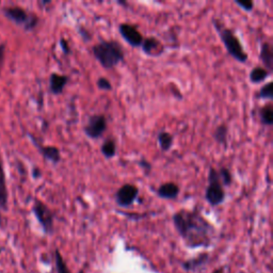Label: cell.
<instances>
[{"instance_id": "cell-18", "label": "cell", "mask_w": 273, "mask_h": 273, "mask_svg": "<svg viewBox=\"0 0 273 273\" xmlns=\"http://www.w3.org/2000/svg\"><path fill=\"white\" fill-rule=\"evenodd\" d=\"M227 136H228V126L224 123L218 125L214 133H213L214 140L218 144L224 146V148L226 149L227 148Z\"/></svg>"}, {"instance_id": "cell-31", "label": "cell", "mask_w": 273, "mask_h": 273, "mask_svg": "<svg viewBox=\"0 0 273 273\" xmlns=\"http://www.w3.org/2000/svg\"><path fill=\"white\" fill-rule=\"evenodd\" d=\"M42 176V172L40 171V169H38V167H35L33 169V177L35 178H40Z\"/></svg>"}, {"instance_id": "cell-3", "label": "cell", "mask_w": 273, "mask_h": 273, "mask_svg": "<svg viewBox=\"0 0 273 273\" xmlns=\"http://www.w3.org/2000/svg\"><path fill=\"white\" fill-rule=\"evenodd\" d=\"M213 25L220 37V40L223 43L225 49L227 50L228 55L233 57L239 63H246L249 59V55L246 52L240 40L235 35L234 31L229 28L224 27V25L219 22L218 19H213Z\"/></svg>"}, {"instance_id": "cell-12", "label": "cell", "mask_w": 273, "mask_h": 273, "mask_svg": "<svg viewBox=\"0 0 273 273\" xmlns=\"http://www.w3.org/2000/svg\"><path fill=\"white\" fill-rule=\"evenodd\" d=\"M70 81V77L67 75L58 74V73H52L49 76V90L54 95H59L64 91L67 82Z\"/></svg>"}, {"instance_id": "cell-13", "label": "cell", "mask_w": 273, "mask_h": 273, "mask_svg": "<svg viewBox=\"0 0 273 273\" xmlns=\"http://www.w3.org/2000/svg\"><path fill=\"white\" fill-rule=\"evenodd\" d=\"M181 188L173 182H166L161 184L157 189V195L162 199H175L180 195Z\"/></svg>"}, {"instance_id": "cell-5", "label": "cell", "mask_w": 273, "mask_h": 273, "mask_svg": "<svg viewBox=\"0 0 273 273\" xmlns=\"http://www.w3.org/2000/svg\"><path fill=\"white\" fill-rule=\"evenodd\" d=\"M5 15L19 26H24L26 30H33L39 24V17L36 14L28 13L22 7H6L4 8Z\"/></svg>"}, {"instance_id": "cell-6", "label": "cell", "mask_w": 273, "mask_h": 273, "mask_svg": "<svg viewBox=\"0 0 273 273\" xmlns=\"http://www.w3.org/2000/svg\"><path fill=\"white\" fill-rule=\"evenodd\" d=\"M32 211L44 232L46 234H52L55 224V215L50 211V208L40 199H35Z\"/></svg>"}, {"instance_id": "cell-21", "label": "cell", "mask_w": 273, "mask_h": 273, "mask_svg": "<svg viewBox=\"0 0 273 273\" xmlns=\"http://www.w3.org/2000/svg\"><path fill=\"white\" fill-rule=\"evenodd\" d=\"M256 97L258 99H264V100H272L273 99V82H268L266 83L265 86H262L258 93Z\"/></svg>"}, {"instance_id": "cell-4", "label": "cell", "mask_w": 273, "mask_h": 273, "mask_svg": "<svg viewBox=\"0 0 273 273\" xmlns=\"http://www.w3.org/2000/svg\"><path fill=\"white\" fill-rule=\"evenodd\" d=\"M205 201L213 207H217L224 203L226 198L225 188L220 182L218 170L211 167L208 173V185L205 190Z\"/></svg>"}, {"instance_id": "cell-14", "label": "cell", "mask_w": 273, "mask_h": 273, "mask_svg": "<svg viewBox=\"0 0 273 273\" xmlns=\"http://www.w3.org/2000/svg\"><path fill=\"white\" fill-rule=\"evenodd\" d=\"M259 59L262 63V67L272 73L273 70V49L269 42H262L259 49Z\"/></svg>"}, {"instance_id": "cell-28", "label": "cell", "mask_w": 273, "mask_h": 273, "mask_svg": "<svg viewBox=\"0 0 273 273\" xmlns=\"http://www.w3.org/2000/svg\"><path fill=\"white\" fill-rule=\"evenodd\" d=\"M136 163H138V165L141 167V169L143 170V172L146 175H149L153 170V164L148 159H145L144 157H143V158H141L140 160L136 161Z\"/></svg>"}, {"instance_id": "cell-7", "label": "cell", "mask_w": 273, "mask_h": 273, "mask_svg": "<svg viewBox=\"0 0 273 273\" xmlns=\"http://www.w3.org/2000/svg\"><path fill=\"white\" fill-rule=\"evenodd\" d=\"M107 127L108 123L105 114H92L88 119V123L83 127V131L89 139L97 140L106 132Z\"/></svg>"}, {"instance_id": "cell-29", "label": "cell", "mask_w": 273, "mask_h": 273, "mask_svg": "<svg viewBox=\"0 0 273 273\" xmlns=\"http://www.w3.org/2000/svg\"><path fill=\"white\" fill-rule=\"evenodd\" d=\"M59 45H60L61 50L63 51V54L66 55V56L72 54V48L70 46V43H69L67 40H65L64 38H61L59 41Z\"/></svg>"}, {"instance_id": "cell-27", "label": "cell", "mask_w": 273, "mask_h": 273, "mask_svg": "<svg viewBox=\"0 0 273 273\" xmlns=\"http://www.w3.org/2000/svg\"><path fill=\"white\" fill-rule=\"evenodd\" d=\"M96 86L99 90L101 91H111L112 90V85L109 79L105 78V77H99L97 79V82H96Z\"/></svg>"}, {"instance_id": "cell-9", "label": "cell", "mask_w": 273, "mask_h": 273, "mask_svg": "<svg viewBox=\"0 0 273 273\" xmlns=\"http://www.w3.org/2000/svg\"><path fill=\"white\" fill-rule=\"evenodd\" d=\"M119 32L123 40L127 43L129 46L136 48L141 47L142 42L144 40L142 33L139 31L138 26L128 24V23H122L119 25Z\"/></svg>"}, {"instance_id": "cell-19", "label": "cell", "mask_w": 273, "mask_h": 273, "mask_svg": "<svg viewBox=\"0 0 273 273\" xmlns=\"http://www.w3.org/2000/svg\"><path fill=\"white\" fill-rule=\"evenodd\" d=\"M100 153L106 159H111L117 155V143L113 138H107L100 145Z\"/></svg>"}, {"instance_id": "cell-35", "label": "cell", "mask_w": 273, "mask_h": 273, "mask_svg": "<svg viewBox=\"0 0 273 273\" xmlns=\"http://www.w3.org/2000/svg\"><path fill=\"white\" fill-rule=\"evenodd\" d=\"M0 251H2V250H0Z\"/></svg>"}, {"instance_id": "cell-23", "label": "cell", "mask_w": 273, "mask_h": 273, "mask_svg": "<svg viewBox=\"0 0 273 273\" xmlns=\"http://www.w3.org/2000/svg\"><path fill=\"white\" fill-rule=\"evenodd\" d=\"M207 254H203L197 258H194V259H191V260H187L185 264H184V268L186 270H194L195 268H197L198 266L203 265L204 262L206 261L207 259Z\"/></svg>"}, {"instance_id": "cell-22", "label": "cell", "mask_w": 273, "mask_h": 273, "mask_svg": "<svg viewBox=\"0 0 273 273\" xmlns=\"http://www.w3.org/2000/svg\"><path fill=\"white\" fill-rule=\"evenodd\" d=\"M218 175L220 178V182L223 185V187H229L233 184V175L232 172L229 171V169L225 166L220 167V170L218 171Z\"/></svg>"}, {"instance_id": "cell-32", "label": "cell", "mask_w": 273, "mask_h": 273, "mask_svg": "<svg viewBox=\"0 0 273 273\" xmlns=\"http://www.w3.org/2000/svg\"><path fill=\"white\" fill-rule=\"evenodd\" d=\"M214 273H223V269H218Z\"/></svg>"}, {"instance_id": "cell-1", "label": "cell", "mask_w": 273, "mask_h": 273, "mask_svg": "<svg viewBox=\"0 0 273 273\" xmlns=\"http://www.w3.org/2000/svg\"><path fill=\"white\" fill-rule=\"evenodd\" d=\"M173 224L189 248L211 246L216 229L197 209H181L173 217Z\"/></svg>"}, {"instance_id": "cell-26", "label": "cell", "mask_w": 273, "mask_h": 273, "mask_svg": "<svg viewBox=\"0 0 273 273\" xmlns=\"http://www.w3.org/2000/svg\"><path fill=\"white\" fill-rule=\"evenodd\" d=\"M77 31H78V35L80 36V38L83 40V42H86V43H88V42L92 41V38H93L92 33L85 26L79 25L77 27Z\"/></svg>"}, {"instance_id": "cell-30", "label": "cell", "mask_w": 273, "mask_h": 273, "mask_svg": "<svg viewBox=\"0 0 273 273\" xmlns=\"http://www.w3.org/2000/svg\"><path fill=\"white\" fill-rule=\"evenodd\" d=\"M6 56V44H0V72L3 70Z\"/></svg>"}, {"instance_id": "cell-2", "label": "cell", "mask_w": 273, "mask_h": 273, "mask_svg": "<svg viewBox=\"0 0 273 273\" xmlns=\"http://www.w3.org/2000/svg\"><path fill=\"white\" fill-rule=\"evenodd\" d=\"M92 54L105 70L119 65L125 58L123 46L115 40H101L92 46Z\"/></svg>"}, {"instance_id": "cell-11", "label": "cell", "mask_w": 273, "mask_h": 273, "mask_svg": "<svg viewBox=\"0 0 273 273\" xmlns=\"http://www.w3.org/2000/svg\"><path fill=\"white\" fill-rule=\"evenodd\" d=\"M29 138L32 141V143L37 146V149L39 150V152L41 153V155L44 157V158L50 162H52L54 164H57L60 162L61 160V153L60 150L56 146H45L42 145L40 142H38V140L35 138L32 134H29Z\"/></svg>"}, {"instance_id": "cell-17", "label": "cell", "mask_w": 273, "mask_h": 273, "mask_svg": "<svg viewBox=\"0 0 273 273\" xmlns=\"http://www.w3.org/2000/svg\"><path fill=\"white\" fill-rule=\"evenodd\" d=\"M157 140H158L159 148L161 152L166 153L169 152L174 144V135L165 130L159 131L158 135H157Z\"/></svg>"}, {"instance_id": "cell-25", "label": "cell", "mask_w": 273, "mask_h": 273, "mask_svg": "<svg viewBox=\"0 0 273 273\" xmlns=\"http://www.w3.org/2000/svg\"><path fill=\"white\" fill-rule=\"evenodd\" d=\"M235 4L246 12L253 11L254 3L252 0H235Z\"/></svg>"}, {"instance_id": "cell-34", "label": "cell", "mask_w": 273, "mask_h": 273, "mask_svg": "<svg viewBox=\"0 0 273 273\" xmlns=\"http://www.w3.org/2000/svg\"><path fill=\"white\" fill-rule=\"evenodd\" d=\"M42 5H43V6H46V5H49L50 4V2H43V3H41Z\"/></svg>"}, {"instance_id": "cell-10", "label": "cell", "mask_w": 273, "mask_h": 273, "mask_svg": "<svg viewBox=\"0 0 273 273\" xmlns=\"http://www.w3.org/2000/svg\"><path fill=\"white\" fill-rule=\"evenodd\" d=\"M142 51L149 57H160L164 52V46L162 45L161 41L155 37L145 38L141 45Z\"/></svg>"}, {"instance_id": "cell-24", "label": "cell", "mask_w": 273, "mask_h": 273, "mask_svg": "<svg viewBox=\"0 0 273 273\" xmlns=\"http://www.w3.org/2000/svg\"><path fill=\"white\" fill-rule=\"evenodd\" d=\"M56 267H57L58 273H70L69 268L65 264V261L63 260V257L59 252V250H56Z\"/></svg>"}, {"instance_id": "cell-20", "label": "cell", "mask_w": 273, "mask_h": 273, "mask_svg": "<svg viewBox=\"0 0 273 273\" xmlns=\"http://www.w3.org/2000/svg\"><path fill=\"white\" fill-rule=\"evenodd\" d=\"M258 115H259L260 123L264 126H268V127H270V126L273 125V108L271 104H267L265 105V106H262L259 109Z\"/></svg>"}, {"instance_id": "cell-15", "label": "cell", "mask_w": 273, "mask_h": 273, "mask_svg": "<svg viewBox=\"0 0 273 273\" xmlns=\"http://www.w3.org/2000/svg\"><path fill=\"white\" fill-rule=\"evenodd\" d=\"M8 188L6 183V174L4 165L0 161V209L6 211L8 208Z\"/></svg>"}, {"instance_id": "cell-8", "label": "cell", "mask_w": 273, "mask_h": 273, "mask_svg": "<svg viewBox=\"0 0 273 273\" xmlns=\"http://www.w3.org/2000/svg\"><path fill=\"white\" fill-rule=\"evenodd\" d=\"M139 188L133 184H124L114 194V201L121 208L130 207L139 197Z\"/></svg>"}, {"instance_id": "cell-33", "label": "cell", "mask_w": 273, "mask_h": 273, "mask_svg": "<svg viewBox=\"0 0 273 273\" xmlns=\"http://www.w3.org/2000/svg\"><path fill=\"white\" fill-rule=\"evenodd\" d=\"M118 5H121V6H127V4L124 3V2H118Z\"/></svg>"}, {"instance_id": "cell-16", "label": "cell", "mask_w": 273, "mask_h": 273, "mask_svg": "<svg viewBox=\"0 0 273 273\" xmlns=\"http://www.w3.org/2000/svg\"><path fill=\"white\" fill-rule=\"evenodd\" d=\"M271 73L268 72L266 69L262 66H254L251 70L249 74V79L250 81L253 83V85H259V83L264 82L268 77H270Z\"/></svg>"}]
</instances>
